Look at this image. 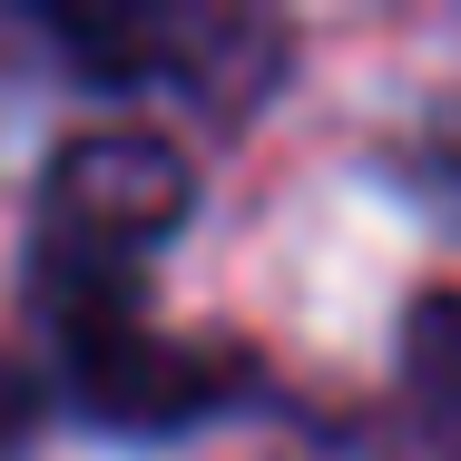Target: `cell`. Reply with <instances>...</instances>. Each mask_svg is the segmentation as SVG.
Masks as SVG:
<instances>
[{"label": "cell", "instance_id": "cell-1", "mask_svg": "<svg viewBox=\"0 0 461 461\" xmlns=\"http://www.w3.org/2000/svg\"><path fill=\"white\" fill-rule=\"evenodd\" d=\"M20 40L69 79V89H118V98H186L196 118H256L276 98L285 20L266 10H186V0H50L20 20Z\"/></svg>", "mask_w": 461, "mask_h": 461}, {"label": "cell", "instance_id": "cell-2", "mask_svg": "<svg viewBox=\"0 0 461 461\" xmlns=\"http://www.w3.org/2000/svg\"><path fill=\"white\" fill-rule=\"evenodd\" d=\"M30 314L59 354V402L108 442H177L246 402V354L196 344L138 314V285H30Z\"/></svg>", "mask_w": 461, "mask_h": 461}, {"label": "cell", "instance_id": "cell-3", "mask_svg": "<svg viewBox=\"0 0 461 461\" xmlns=\"http://www.w3.org/2000/svg\"><path fill=\"white\" fill-rule=\"evenodd\" d=\"M196 216V167L158 128H79L30 186V285H138Z\"/></svg>", "mask_w": 461, "mask_h": 461}, {"label": "cell", "instance_id": "cell-4", "mask_svg": "<svg viewBox=\"0 0 461 461\" xmlns=\"http://www.w3.org/2000/svg\"><path fill=\"white\" fill-rule=\"evenodd\" d=\"M402 422L422 461H461V285L402 304Z\"/></svg>", "mask_w": 461, "mask_h": 461}, {"label": "cell", "instance_id": "cell-5", "mask_svg": "<svg viewBox=\"0 0 461 461\" xmlns=\"http://www.w3.org/2000/svg\"><path fill=\"white\" fill-rule=\"evenodd\" d=\"M40 422H50V383L0 344V461L30 452V442H40Z\"/></svg>", "mask_w": 461, "mask_h": 461}]
</instances>
